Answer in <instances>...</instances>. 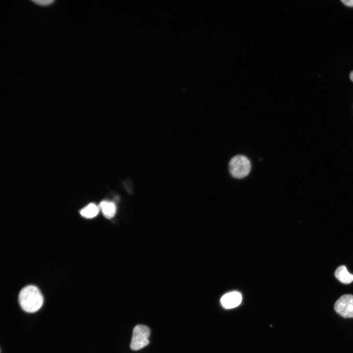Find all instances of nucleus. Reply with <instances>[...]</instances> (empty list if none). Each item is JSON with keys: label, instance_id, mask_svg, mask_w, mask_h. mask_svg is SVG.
I'll return each mask as SVG.
<instances>
[{"label": "nucleus", "instance_id": "nucleus-4", "mask_svg": "<svg viewBox=\"0 0 353 353\" xmlns=\"http://www.w3.org/2000/svg\"><path fill=\"white\" fill-rule=\"evenodd\" d=\"M334 310L343 318H353V295L345 294L340 297L334 304Z\"/></svg>", "mask_w": 353, "mask_h": 353}, {"label": "nucleus", "instance_id": "nucleus-7", "mask_svg": "<svg viewBox=\"0 0 353 353\" xmlns=\"http://www.w3.org/2000/svg\"><path fill=\"white\" fill-rule=\"evenodd\" d=\"M103 215L107 219L112 218L115 214L116 207L113 202L108 201H102L99 204Z\"/></svg>", "mask_w": 353, "mask_h": 353}, {"label": "nucleus", "instance_id": "nucleus-6", "mask_svg": "<svg viewBox=\"0 0 353 353\" xmlns=\"http://www.w3.org/2000/svg\"><path fill=\"white\" fill-rule=\"evenodd\" d=\"M336 278L341 283L349 284L353 281V274H350L344 265L339 266L334 273Z\"/></svg>", "mask_w": 353, "mask_h": 353}, {"label": "nucleus", "instance_id": "nucleus-8", "mask_svg": "<svg viewBox=\"0 0 353 353\" xmlns=\"http://www.w3.org/2000/svg\"><path fill=\"white\" fill-rule=\"evenodd\" d=\"M99 206L94 203H90L82 208L80 213L81 215L86 218H93L96 217L99 212Z\"/></svg>", "mask_w": 353, "mask_h": 353}, {"label": "nucleus", "instance_id": "nucleus-5", "mask_svg": "<svg viewBox=\"0 0 353 353\" xmlns=\"http://www.w3.org/2000/svg\"><path fill=\"white\" fill-rule=\"evenodd\" d=\"M242 301V296L238 292H232L225 294L221 299L222 305L226 308H232L239 305Z\"/></svg>", "mask_w": 353, "mask_h": 353}, {"label": "nucleus", "instance_id": "nucleus-3", "mask_svg": "<svg viewBox=\"0 0 353 353\" xmlns=\"http://www.w3.org/2000/svg\"><path fill=\"white\" fill-rule=\"evenodd\" d=\"M149 328L145 325H138L133 328L130 347L133 351H137L147 346L150 341Z\"/></svg>", "mask_w": 353, "mask_h": 353}, {"label": "nucleus", "instance_id": "nucleus-9", "mask_svg": "<svg viewBox=\"0 0 353 353\" xmlns=\"http://www.w3.org/2000/svg\"><path fill=\"white\" fill-rule=\"evenodd\" d=\"M32 1L37 4L41 5H47L53 1V0H33Z\"/></svg>", "mask_w": 353, "mask_h": 353}, {"label": "nucleus", "instance_id": "nucleus-2", "mask_svg": "<svg viewBox=\"0 0 353 353\" xmlns=\"http://www.w3.org/2000/svg\"><path fill=\"white\" fill-rule=\"evenodd\" d=\"M230 174L234 178L240 179L250 173L251 164L250 160L243 155H237L230 160L228 165Z\"/></svg>", "mask_w": 353, "mask_h": 353}, {"label": "nucleus", "instance_id": "nucleus-11", "mask_svg": "<svg viewBox=\"0 0 353 353\" xmlns=\"http://www.w3.org/2000/svg\"><path fill=\"white\" fill-rule=\"evenodd\" d=\"M350 78L351 80L353 82V71H352L350 74Z\"/></svg>", "mask_w": 353, "mask_h": 353}, {"label": "nucleus", "instance_id": "nucleus-1", "mask_svg": "<svg viewBox=\"0 0 353 353\" xmlns=\"http://www.w3.org/2000/svg\"><path fill=\"white\" fill-rule=\"evenodd\" d=\"M43 301V297L40 290L33 285L24 287L19 295L21 307L28 313H34L39 310Z\"/></svg>", "mask_w": 353, "mask_h": 353}, {"label": "nucleus", "instance_id": "nucleus-10", "mask_svg": "<svg viewBox=\"0 0 353 353\" xmlns=\"http://www.w3.org/2000/svg\"><path fill=\"white\" fill-rule=\"evenodd\" d=\"M341 1L346 6L353 7V0H342Z\"/></svg>", "mask_w": 353, "mask_h": 353}]
</instances>
